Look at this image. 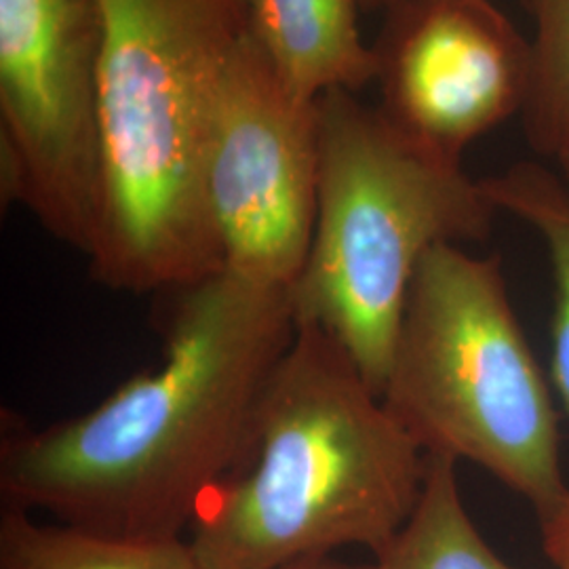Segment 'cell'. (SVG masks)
Instances as JSON below:
<instances>
[{"label":"cell","mask_w":569,"mask_h":569,"mask_svg":"<svg viewBox=\"0 0 569 569\" xmlns=\"http://www.w3.org/2000/svg\"><path fill=\"white\" fill-rule=\"evenodd\" d=\"M100 16L91 277L114 291H178L224 270L204 150L249 13L243 0H100Z\"/></svg>","instance_id":"cell-2"},{"label":"cell","mask_w":569,"mask_h":569,"mask_svg":"<svg viewBox=\"0 0 569 569\" xmlns=\"http://www.w3.org/2000/svg\"><path fill=\"white\" fill-rule=\"evenodd\" d=\"M428 456L342 346L296 326L244 456L188 529L203 569H279L333 550L373 557L406 526Z\"/></svg>","instance_id":"cell-3"},{"label":"cell","mask_w":569,"mask_h":569,"mask_svg":"<svg viewBox=\"0 0 569 569\" xmlns=\"http://www.w3.org/2000/svg\"><path fill=\"white\" fill-rule=\"evenodd\" d=\"M176 293L161 366L82 416L2 439L7 507L112 536L183 538L239 467L296 317L289 289L226 268Z\"/></svg>","instance_id":"cell-1"},{"label":"cell","mask_w":569,"mask_h":569,"mask_svg":"<svg viewBox=\"0 0 569 569\" xmlns=\"http://www.w3.org/2000/svg\"><path fill=\"white\" fill-rule=\"evenodd\" d=\"M519 2L533 23L526 136L538 154L559 161L569 152V0Z\"/></svg>","instance_id":"cell-13"},{"label":"cell","mask_w":569,"mask_h":569,"mask_svg":"<svg viewBox=\"0 0 569 569\" xmlns=\"http://www.w3.org/2000/svg\"><path fill=\"white\" fill-rule=\"evenodd\" d=\"M249 28L291 91L317 102L329 89L376 81L373 49L361 41V0H243Z\"/></svg>","instance_id":"cell-9"},{"label":"cell","mask_w":569,"mask_h":569,"mask_svg":"<svg viewBox=\"0 0 569 569\" xmlns=\"http://www.w3.org/2000/svg\"><path fill=\"white\" fill-rule=\"evenodd\" d=\"M0 569H203L186 538H129L66 523H41L28 510L0 517Z\"/></svg>","instance_id":"cell-10"},{"label":"cell","mask_w":569,"mask_h":569,"mask_svg":"<svg viewBox=\"0 0 569 569\" xmlns=\"http://www.w3.org/2000/svg\"><path fill=\"white\" fill-rule=\"evenodd\" d=\"M100 0H0V152L58 241L89 253L98 209Z\"/></svg>","instance_id":"cell-7"},{"label":"cell","mask_w":569,"mask_h":569,"mask_svg":"<svg viewBox=\"0 0 569 569\" xmlns=\"http://www.w3.org/2000/svg\"><path fill=\"white\" fill-rule=\"evenodd\" d=\"M373 49L380 112L407 138L462 161L523 114L531 42L491 0H397Z\"/></svg>","instance_id":"cell-8"},{"label":"cell","mask_w":569,"mask_h":569,"mask_svg":"<svg viewBox=\"0 0 569 569\" xmlns=\"http://www.w3.org/2000/svg\"><path fill=\"white\" fill-rule=\"evenodd\" d=\"M557 164H559V169H561V173H559V176H561L569 186V152L568 154H563V157L557 161Z\"/></svg>","instance_id":"cell-17"},{"label":"cell","mask_w":569,"mask_h":569,"mask_svg":"<svg viewBox=\"0 0 569 569\" xmlns=\"http://www.w3.org/2000/svg\"><path fill=\"white\" fill-rule=\"evenodd\" d=\"M319 203L296 326L326 331L382 395L409 287L430 249L479 243L498 209L462 161L407 138L348 89L319 98Z\"/></svg>","instance_id":"cell-4"},{"label":"cell","mask_w":569,"mask_h":569,"mask_svg":"<svg viewBox=\"0 0 569 569\" xmlns=\"http://www.w3.org/2000/svg\"><path fill=\"white\" fill-rule=\"evenodd\" d=\"M456 468V460L428 456L420 500L387 549L373 557L376 569H519L491 549L475 526Z\"/></svg>","instance_id":"cell-11"},{"label":"cell","mask_w":569,"mask_h":569,"mask_svg":"<svg viewBox=\"0 0 569 569\" xmlns=\"http://www.w3.org/2000/svg\"><path fill=\"white\" fill-rule=\"evenodd\" d=\"M382 399L427 456L465 460L547 510L568 491L549 380L498 256L430 249L409 287Z\"/></svg>","instance_id":"cell-5"},{"label":"cell","mask_w":569,"mask_h":569,"mask_svg":"<svg viewBox=\"0 0 569 569\" xmlns=\"http://www.w3.org/2000/svg\"><path fill=\"white\" fill-rule=\"evenodd\" d=\"M392 2L397 0H361V7L367 13H373V11H387Z\"/></svg>","instance_id":"cell-16"},{"label":"cell","mask_w":569,"mask_h":569,"mask_svg":"<svg viewBox=\"0 0 569 569\" xmlns=\"http://www.w3.org/2000/svg\"><path fill=\"white\" fill-rule=\"evenodd\" d=\"M319 171V100L298 98L247 28L226 66L204 150L226 270L291 289L315 232Z\"/></svg>","instance_id":"cell-6"},{"label":"cell","mask_w":569,"mask_h":569,"mask_svg":"<svg viewBox=\"0 0 569 569\" xmlns=\"http://www.w3.org/2000/svg\"><path fill=\"white\" fill-rule=\"evenodd\" d=\"M279 569H376V566H363V568H355V566H345V563H336L329 557L326 559H308V561H300V563H291Z\"/></svg>","instance_id":"cell-15"},{"label":"cell","mask_w":569,"mask_h":569,"mask_svg":"<svg viewBox=\"0 0 569 569\" xmlns=\"http://www.w3.org/2000/svg\"><path fill=\"white\" fill-rule=\"evenodd\" d=\"M540 519L542 549L555 569H569V488Z\"/></svg>","instance_id":"cell-14"},{"label":"cell","mask_w":569,"mask_h":569,"mask_svg":"<svg viewBox=\"0 0 569 569\" xmlns=\"http://www.w3.org/2000/svg\"><path fill=\"white\" fill-rule=\"evenodd\" d=\"M489 201L531 226L549 253L555 279V312L550 323L552 388L569 413V186L538 163H517L481 180Z\"/></svg>","instance_id":"cell-12"}]
</instances>
